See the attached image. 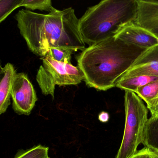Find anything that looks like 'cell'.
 <instances>
[{"label": "cell", "mask_w": 158, "mask_h": 158, "mask_svg": "<svg viewBox=\"0 0 158 158\" xmlns=\"http://www.w3.org/2000/svg\"><path fill=\"white\" fill-rule=\"evenodd\" d=\"M130 158H158V153L147 148L137 151L135 155Z\"/></svg>", "instance_id": "18"}, {"label": "cell", "mask_w": 158, "mask_h": 158, "mask_svg": "<svg viewBox=\"0 0 158 158\" xmlns=\"http://www.w3.org/2000/svg\"><path fill=\"white\" fill-rule=\"evenodd\" d=\"M115 37L127 43L146 49L158 45L157 37L133 23L124 27Z\"/></svg>", "instance_id": "8"}, {"label": "cell", "mask_w": 158, "mask_h": 158, "mask_svg": "<svg viewBox=\"0 0 158 158\" xmlns=\"http://www.w3.org/2000/svg\"><path fill=\"white\" fill-rule=\"evenodd\" d=\"M24 0H0V22L5 20L15 9L20 7Z\"/></svg>", "instance_id": "15"}, {"label": "cell", "mask_w": 158, "mask_h": 158, "mask_svg": "<svg viewBox=\"0 0 158 158\" xmlns=\"http://www.w3.org/2000/svg\"><path fill=\"white\" fill-rule=\"evenodd\" d=\"M139 0H101L79 19L82 39L89 46L115 37L136 19Z\"/></svg>", "instance_id": "3"}, {"label": "cell", "mask_w": 158, "mask_h": 158, "mask_svg": "<svg viewBox=\"0 0 158 158\" xmlns=\"http://www.w3.org/2000/svg\"><path fill=\"white\" fill-rule=\"evenodd\" d=\"M143 143L145 147L158 153V115L148 118Z\"/></svg>", "instance_id": "11"}, {"label": "cell", "mask_w": 158, "mask_h": 158, "mask_svg": "<svg viewBox=\"0 0 158 158\" xmlns=\"http://www.w3.org/2000/svg\"><path fill=\"white\" fill-rule=\"evenodd\" d=\"M135 94L147 105L158 94V80L141 86Z\"/></svg>", "instance_id": "13"}, {"label": "cell", "mask_w": 158, "mask_h": 158, "mask_svg": "<svg viewBox=\"0 0 158 158\" xmlns=\"http://www.w3.org/2000/svg\"><path fill=\"white\" fill-rule=\"evenodd\" d=\"M143 1H145V2H149L158 4V0H143Z\"/></svg>", "instance_id": "21"}, {"label": "cell", "mask_w": 158, "mask_h": 158, "mask_svg": "<svg viewBox=\"0 0 158 158\" xmlns=\"http://www.w3.org/2000/svg\"><path fill=\"white\" fill-rule=\"evenodd\" d=\"M148 109L150 110L152 117L158 115V94L147 105Z\"/></svg>", "instance_id": "19"}, {"label": "cell", "mask_w": 158, "mask_h": 158, "mask_svg": "<svg viewBox=\"0 0 158 158\" xmlns=\"http://www.w3.org/2000/svg\"><path fill=\"white\" fill-rule=\"evenodd\" d=\"M158 80V77L151 76H135L129 77L117 82L116 87L125 91L136 93L138 88L151 82Z\"/></svg>", "instance_id": "12"}, {"label": "cell", "mask_w": 158, "mask_h": 158, "mask_svg": "<svg viewBox=\"0 0 158 158\" xmlns=\"http://www.w3.org/2000/svg\"><path fill=\"white\" fill-rule=\"evenodd\" d=\"M135 76L158 77V45L147 50L117 80Z\"/></svg>", "instance_id": "7"}, {"label": "cell", "mask_w": 158, "mask_h": 158, "mask_svg": "<svg viewBox=\"0 0 158 158\" xmlns=\"http://www.w3.org/2000/svg\"><path fill=\"white\" fill-rule=\"evenodd\" d=\"M109 118V114L107 112L102 111L98 116V119L102 123L107 122Z\"/></svg>", "instance_id": "20"}, {"label": "cell", "mask_w": 158, "mask_h": 158, "mask_svg": "<svg viewBox=\"0 0 158 158\" xmlns=\"http://www.w3.org/2000/svg\"><path fill=\"white\" fill-rule=\"evenodd\" d=\"M133 24L148 31L158 38V4L138 1V10Z\"/></svg>", "instance_id": "9"}, {"label": "cell", "mask_w": 158, "mask_h": 158, "mask_svg": "<svg viewBox=\"0 0 158 158\" xmlns=\"http://www.w3.org/2000/svg\"><path fill=\"white\" fill-rule=\"evenodd\" d=\"M41 59L42 64L38 69L36 81L44 95H50L54 98L56 85H76L84 81V75L78 66L56 61L50 51Z\"/></svg>", "instance_id": "5"}, {"label": "cell", "mask_w": 158, "mask_h": 158, "mask_svg": "<svg viewBox=\"0 0 158 158\" xmlns=\"http://www.w3.org/2000/svg\"><path fill=\"white\" fill-rule=\"evenodd\" d=\"M125 124L122 142L116 158H130L144 140L148 108L135 93L125 91Z\"/></svg>", "instance_id": "4"}, {"label": "cell", "mask_w": 158, "mask_h": 158, "mask_svg": "<svg viewBox=\"0 0 158 158\" xmlns=\"http://www.w3.org/2000/svg\"><path fill=\"white\" fill-rule=\"evenodd\" d=\"M49 148L39 145L26 150L19 151L14 158H50Z\"/></svg>", "instance_id": "14"}, {"label": "cell", "mask_w": 158, "mask_h": 158, "mask_svg": "<svg viewBox=\"0 0 158 158\" xmlns=\"http://www.w3.org/2000/svg\"><path fill=\"white\" fill-rule=\"evenodd\" d=\"M11 95L14 111L19 115H29L38 98L27 74L17 73Z\"/></svg>", "instance_id": "6"}, {"label": "cell", "mask_w": 158, "mask_h": 158, "mask_svg": "<svg viewBox=\"0 0 158 158\" xmlns=\"http://www.w3.org/2000/svg\"><path fill=\"white\" fill-rule=\"evenodd\" d=\"M147 49L111 37L82 51L78 66L87 85L105 91L116 87L117 80Z\"/></svg>", "instance_id": "2"}, {"label": "cell", "mask_w": 158, "mask_h": 158, "mask_svg": "<svg viewBox=\"0 0 158 158\" xmlns=\"http://www.w3.org/2000/svg\"><path fill=\"white\" fill-rule=\"evenodd\" d=\"M20 34L29 49L42 57L53 47L83 51L85 44L79 28V19L72 7L54 8L47 14L28 9L19 10L15 17Z\"/></svg>", "instance_id": "1"}, {"label": "cell", "mask_w": 158, "mask_h": 158, "mask_svg": "<svg viewBox=\"0 0 158 158\" xmlns=\"http://www.w3.org/2000/svg\"><path fill=\"white\" fill-rule=\"evenodd\" d=\"M49 51L55 60L65 64H71V55L75 52L70 49L57 47L50 48Z\"/></svg>", "instance_id": "17"}, {"label": "cell", "mask_w": 158, "mask_h": 158, "mask_svg": "<svg viewBox=\"0 0 158 158\" xmlns=\"http://www.w3.org/2000/svg\"><path fill=\"white\" fill-rule=\"evenodd\" d=\"M17 73L14 65L7 63L1 68L0 114L4 113L11 104V89Z\"/></svg>", "instance_id": "10"}, {"label": "cell", "mask_w": 158, "mask_h": 158, "mask_svg": "<svg viewBox=\"0 0 158 158\" xmlns=\"http://www.w3.org/2000/svg\"><path fill=\"white\" fill-rule=\"evenodd\" d=\"M52 0H24L20 7H25L28 10H39L50 12L54 7L52 3Z\"/></svg>", "instance_id": "16"}]
</instances>
